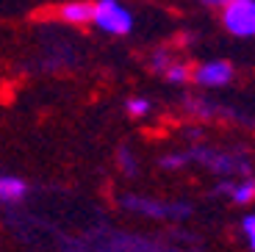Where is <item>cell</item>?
<instances>
[{
	"mask_svg": "<svg viewBox=\"0 0 255 252\" xmlns=\"http://www.w3.org/2000/svg\"><path fill=\"white\" fill-rule=\"evenodd\" d=\"M92 22L100 31L114 33V36H125V33L133 31V14L128 11L122 3H117V0H97Z\"/></svg>",
	"mask_w": 255,
	"mask_h": 252,
	"instance_id": "cell-1",
	"label": "cell"
},
{
	"mask_svg": "<svg viewBox=\"0 0 255 252\" xmlns=\"http://www.w3.org/2000/svg\"><path fill=\"white\" fill-rule=\"evenodd\" d=\"M222 22L239 39L255 36V0H230L222 6Z\"/></svg>",
	"mask_w": 255,
	"mask_h": 252,
	"instance_id": "cell-2",
	"label": "cell"
},
{
	"mask_svg": "<svg viewBox=\"0 0 255 252\" xmlns=\"http://www.w3.org/2000/svg\"><path fill=\"white\" fill-rule=\"evenodd\" d=\"M194 81L200 86H225V83L233 81V64L225 61V58H217V61H205L194 70Z\"/></svg>",
	"mask_w": 255,
	"mask_h": 252,
	"instance_id": "cell-3",
	"label": "cell"
},
{
	"mask_svg": "<svg viewBox=\"0 0 255 252\" xmlns=\"http://www.w3.org/2000/svg\"><path fill=\"white\" fill-rule=\"evenodd\" d=\"M92 14H95V3H86V0H72L58 6V19L67 25H86L92 22Z\"/></svg>",
	"mask_w": 255,
	"mask_h": 252,
	"instance_id": "cell-4",
	"label": "cell"
},
{
	"mask_svg": "<svg viewBox=\"0 0 255 252\" xmlns=\"http://www.w3.org/2000/svg\"><path fill=\"white\" fill-rule=\"evenodd\" d=\"M222 191L230 197L233 202H239V205H247V202L255 200V180L253 177H247V180L242 183H225Z\"/></svg>",
	"mask_w": 255,
	"mask_h": 252,
	"instance_id": "cell-5",
	"label": "cell"
},
{
	"mask_svg": "<svg viewBox=\"0 0 255 252\" xmlns=\"http://www.w3.org/2000/svg\"><path fill=\"white\" fill-rule=\"evenodd\" d=\"M25 191L28 186L19 177H0V202H19Z\"/></svg>",
	"mask_w": 255,
	"mask_h": 252,
	"instance_id": "cell-6",
	"label": "cell"
},
{
	"mask_svg": "<svg viewBox=\"0 0 255 252\" xmlns=\"http://www.w3.org/2000/svg\"><path fill=\"white\" fill-rule=\"evenodd\" d=\"M125 111L130 114L133 120H139V117L150 114V100H147V97H130V100L125 103Z\"/></svg>",
	"mask_w": 255,
	"mask_h": 252,
	"instance_id": "cell-7",
	"label": "cell"
},
{
	"mask_svg": "<svg viewBox=\"0 0 255 252\" xmlns=\"http://www.w3.org/2000/svg\"><path fill=\"white\" fill-rule=\"evenodd\" d=\"M164 78H169L172 83H186L191 78V70L186 67V64H169L164 72Z\"/></svg>",
	"mask_w": 255,
	"mask_h": 252,
	"instance_id": "cell-8",
	"label": "cell"
},
{
	"mask_svg": "<svg viewBox=\"0 0 255 252\" xmlns=\"http://www.w3.org/2000/svg\"><path fill=\"white\" fill-rule=\"evenodd\" d=\"M169 64H172V58H169V53H166V50H158V53L153 56V61H150V67H153L155 72H161V75H164Z\"/></svg>",
	"mask_w": 255,
	"mask_h": 252,
	"instance_id": "cell-9",
	"label": "cell"
},
{
	"mask_svg": "<svg viewBox=\"0 0 255 252\" xmlns=\"http://www.w3.org/2000/svg\"><path fill=\"white\" fill-rule=\"evenodd\" d=\"M242 230H244V236H247V241H250V250L255 252V214H250V216L242 219Z\"/></svg>",
	"mask_w": 255,
	"mask_h": 252,
	"instance_id": "cell-10",
	"label": "cell"
},
{
	"mask_svg": "<svg viewBox=\"0 0 255 252\" xmlns=\"http://www.w3.org/2000/svg\"><path fill=\"white\" fill-rule=\"evenodd\" d=\"M120 161H122V169L128 172V175H133L136 172V166H133V155H130V150H120Z\"/></svg>",
	"mask_w": 255,
	"mask_h": 252,
	"instance_id": "cell-11",
	"label": "cell"
},
{
	"mask_svg": "<svg viewBox=\"0 0 255 252\" xmlns=\"http://www.w3.org/2000/svg\"><path fill=\"white\" fill-rule=\"evenodd\" d=\"M205 6H211V8H222V6H228L230 0H203Z\"/></svg>",
	"mask_w": 255,
	"mask_h": 252,
	"instance_id": "cell-12",
	"label": "cell"
}]
</instances>
